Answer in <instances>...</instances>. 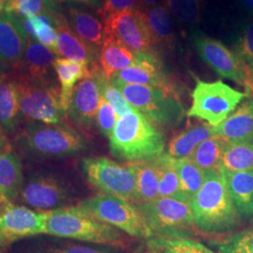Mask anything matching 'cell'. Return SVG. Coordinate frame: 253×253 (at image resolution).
Here are the masks:
<instances>
[{"instance_id":"obj_47","label":"cell","mask_w":253,"mask_h":253,"mask_svg":"<svg viewBox=\"0 0 253 253\" xmlns=\"http://www.w3.org/2000/svg\"><path fill=\"white\" fill-rule=\"evenodd\" d=\"M242 9L253 16V0H237Z\"/></svg>"},{"instance_id":"obj_20","label":"cell","mask_w":253,"mask_h":253,"mask_svg":"<svg viewBox=\"0 0 253 253\" xmlns=\"http://www.w3.org/2000/svg\"><path fill=\"white\" fill-rule=\"evenodd\" d=\"M214 134L225 138L229 143L253 144V98H249L241 106L221 122L213 126Z\"/></svg>"},{"instance_id":"obj_6","label":"cell","mask_w":253,"mask_h":253,"mask_svg":"<svg viewBox=\"0 0 253 253\" xmlns=\"http://www.w3.org/2000/svg\"><path fill=\"white\" fill-rule=\"evenodd\" d=\"M15 77L19 92L22 118L26 121H39L48 124L63 122L66 117L61 92L53 80L33 81Z\"/></svg>"},{"instance_id":"obj_51","label":"cell","mask_w":253,"mask_h":253,"mask_svg":"<svg viewBox=\"0 0 253 253\" xmlns=\"http://www.w3.org/2000/svg\"><path fill=\"white\" fill-rule=\"evenodd\" d=\"M6 5H7V0H0V15L5 13Z\"/></svg>"},{"instance_id":"obj_18","label":"cell","mask_w":253,"mask_h":253,"mask_svg":"<svg viewBox=\"0 0 253 253\" xmlns=\"http://www.w3.org/2000/svg\"><path fill=\"white\" fill-rule=\"evenodd\" d=\"M27 38L21 17L9 13L0 15V62L14 70L25 53Z\"/></svg>"},{"instance_id":"obj_5","label":"cell","mask_w":253,"mask_h":253,"mask_svg":"<svg viewBox=\"0 0 253 253\" xmlns=\"http://www.w3.org/2000/svg\"><path fill=\"white\" fill-rule=\"evenodd\" d=\"M117 86L130 105L155 125L174 126L180 123L185 116L178 92L163 87L128 84L109 80Z\"/></svg>"},{"instance_id":"obj_23","label":"cell","mask_w":253,"mask_h":253,"mask_svg":"<svg viewBox=\"0 0 253 253\" xmlns=\"http://www.w3.org/2000/svg\"><path fill=\"white\" fill-rule=\"evenodd\" d=\"M68 16L74 33L92 51L100 54L104 42V27L100 20L89 12L77 8L69 9Z\"/></svg>"},{"instance_id":"obj_17","label":"cell","mask_w":253,"mask_h":253,"mask_svg":"<svg viewBox=\"0 0 253 253\" xmlns=\"http://www.w3.org/2000/svg\"><path fill=\"white\" fill-rule=\"evenodd\" d=\"M50 19L57 32V55L69 60L86 64L90 67L99 65L100 54L92 51L82 42L60 10L54 12Z\"/></svg>"},{"instance_id":"obj_49","label":"cell","mask_w":253,"mask_h":253,"mask_svg":"<svg viewBox=\"0 0 253 253\" xmlns=\"http://www.w3.org/2000/svg\"><path fill=\"white\" fill-rule=\"evenodd\" d=\"M54 1H73V2H78L86 5H90L93 7H99L100 8V0H54Z\"/></svg>"},{"instance_id":"obj_4","label":"cell","mask_w":253,"mask_h":253,"mask_svg":"<svg viewBox=\"0 0 253 253\" xmlns=\"http://www.w3.org/2000/svg\"><path fill=\"white\" fill-rule=\"evenodd\" d=\"M44 235L118 247L125 243V237L118 228L101 221L79 206L48 211Z\"/></svg>"},{"instance_id":"obj_3","label":"cell","mask_w":253,"mask_h":253,"mask_svg":"<svg viewBox=\"0 0 253 253\" xmlns=\"http://www.w3.org/2000/svg\"><path fill=\"white\" fill-rule=\"evenodd\" d=\"M111 153L122 161L140 163L152 161L164 153L163 133L135 108L118 118L109 137Z\"/></svg>"},{"instance_id":"obj_48","label":"cell","mask_w":253,"mask_h":253,"mask_svg":"<svg viewBox=\"0 0 253 253\" xmlns=\"http://www.w3.org/2000/svg\"><path fill=\"white\" fill-rule=\"evenodd\" d=\"M10 147L9 144V140H8V136L5 133V131L2 129V127L0 126V150L6 149Z\"/></svg>"},{"instance_id":"obj_46","label":"cell","mask_w":253,"mask_h":253,"mask_svg":"<svg viewBox=\"0 0 253 253\" xmlns=\"http://www.w3.org/2000/svg\"><path fill=\"white\" fill-rule=\"evenodd\" d=\"M144 9H149L158 6H165L164 0H141Z\"/></svg>"},{"instance_id":"obj_27","label":"cell","mask_w":253,"mask_h":253,"mask_svg":"<svg viewBox=\"0 0 253 253\" xmlns=\"http://www.w3.org/2000/svg\"><path fill=\"white\" fill-rule=\"evenodd\" d=\"M54 69L60 84L61 100L67 113L75 85L90 74L92 67L57 56L54 60Z\"/></svg>"},{"instance_id":"obj_29","label":"cell","mask_w":253,"mask_h":253,"mask_svg":"<svg viewBox=\"0 0 253 253\" xmlns=\"http://www.w3.org/2000/svg\"><path fill=\"white\" fill-rule=\"evenodd\" d=\"M137 253H215L189 237L153 236L147 238Z\"/></svg>"},{"instance_id":"obj_25","label":"cell","mask_w":253,"mask_h":253,"mask_svg":"<svg viewBox=\"0 0 253 253\" xmlns=\"http://www.w3.org/2000/svg\"><path fill=\"white\" fill-rule=\"evenodd\" d=\"M24 180L17 153L11 147L0 150V192L13 203L18 199Z\"/></svg>"},{"instance_id":"obj_33","label":"cell","mask_w":253,"mask_h":253,"mask_svg":"<svg viewBox=\"0 0 253 253\" xmlns=\"http://www.w3.org/2000/svg\"><path fill=\"white\" fill-rule=\"evenodd\" d=\"M175 168L180 182L181 191L188 204L199 191L206 176V171L190 158L175 160Z\"/></svg>"},{"instance_id":"obj_16","label":"cell","mask_w":253,"mask_h":253,"mask_svg":"<svg viewBox=\"0 0 253 253\" xmlns=\"http://www.w3.org/2000/svg\"><path fill=\"white\" fill-rule=\"evenodd\" d=\"M138 54L139 58L136 63L116 73L111 79L128 84L150 85L178 92L172 77L166 73L159 51Z\"/></svg>"},{"instance_id":"obj_41","label":"cell","mask_w":253,"mask_h":253,"mask_svg":"<svg viewBox=\"0 0 253 253\" xmlns=\"http://www.w3.org/2000/svg\"><path fill=\"white\" fill-rule=\"evenodd\" d=\"M118 120V115L116 114L115 110L102 97L96 116V124L101 134L109 138L117 125Z\"/></svg>"},{"instance_id":"obj_28","label":"cell","mask_w":253,"mask_h":253,"mask_svg":"<svg viewBox=\"0 0 253 253\" xmlns=\"http://www.w3.org/2000/svg\"><path fill=\"white\" fill-rule=\"evenodd\" d=\"M213 135V126L208 123L189 126L170 142L167 153L174 160L190 158L201 143Z\"/></svg>"},{"instance_id":"obj_53","label":"cell","mask_w":253,"mask_h":253,"mask_svg":"<svg viewBox=\"0 0 253 253\" xmlns=\"http://www.w3.org/2000/svg\"><path fill=\"white\" fill-rule=\"evenodd\" d=\"M251 98H252V97H251Z\"/></svg>"},{"instance_id":"obj_39","label":"cell","mask_w":253,"mask_h":253,"mask_svg":"<svg viewBox=\"0 0 253 253\" xmlns=\"http://www.w3.org/2000/svg\"><path fill=\"white\" fill-rule=\"evenodd\" d=\"M218 253H253V230L231 235L217 244Z\"/></svg>"},{"instance_id":"obj_32","label":"cell","mask_w":253,"mask_h":253,"mask_svg":"<svg viewBox=\"0 0 253 253\" xmlns=\"http://www.w3.org/2000/svg\"><path fill=\"white\" fill-rule=\"evenodd\" d=\"M134 167L137 180L134 203L147 202L159 197V172L154 160L130 163Z\"/></svg>"},{"instance_id":"obj_19","label":"cell","mask_w":253,"mask_h":253,"mask_svg":"<svg viewBox=\"0 0 253 253\" xmlns=\"http://www.w3.org/2000/svg\"><path fill=\"white\" fill-rule=\"evenodd\" d=\"M54 54L45 46L27 37L25 53L21 62L14 69L13 75L33 81L53 80L54 62L56 58Z\"/></svg>"},{"instance_id":"obj_15","label":"cell","mask_w":253,"mask_h":253,"mask_svg":"<svg viewBox=\"0 0 253 253\" xmlns=\"http://www.w3.org/2000/svg\"><path fill=\"white\" fill-rule=\"evenodd\" d=\"M48 211L12 205L0 215V248L26 237L44 235Z\"/></svg>"},{"instance_id":"obj_7","label":"cell","mask_w":253,"mask_h":253,"mask_svg":"<svg viewBox=\"0 0 253 253\" xmlns=\"http://www.w3.org/2000/svg\"><path fill=\"white\" fill-rule=\"evenodd\" d=\"M153 236L188 237L195 226L190 204L158 197L134 203Z\"/></svg>"},{"instance_id":"obj_50","label":"cell","mask_w":253,"mask_h":253,"mask_svg":"<svg viewBox=\"0 0 253 253\" xmlns=\"http://www.w3.org/2000/svg\"><path fill=\"white\" fill-rule=\"evenodd\" d=\"M6 70H7V67L2 62H0V80L7 74Z\"/></svg>"},{"instance_id":"obj_38","label":"cell","mask_w":253,"mask_h":253,"mask_svg":"<svg viewBox=\"0 0 253 253\" xmlns=\"http://www.w3.org/2000/svg\"><path fill=\"white\" fill-rule=\"evenodd\" d=\"M38 42L57 54V32L50 17L45 15L31 16Z\"/></svg>"},{"instance_id":"obj_21","label":"cell","mask_w":253,"mask_h":253,"mask_svg":"<svg viewBox=\"0 0 253 253\" xmlns=\"http://www.w3.org/2000/svg\"><path fill=\"white\" fill-rule=\"evenodd\" d=\"M21 121L17 82L13 75L6 74L0 80V126L7 136L14 137Z\"/></svg>"},{"instance_id":"obj_14","label":"cell","mask_w":253,"mask_h":253,"mask_svg":"<svg viewBox=\"0 0 253 253\" xmlns=\"http://www.w3.org/2000/svg\"><path fill=\"white\" fill-rule=\"evenodd\" d=\"M191 42L203 61L219 76L245 86L248 64L234 51L227 48L221 42L200 32L192 33Z\"/></svg>"},{"instance_id":"obj_11","label":"cell","mask_w":253,"mask_h":253,"mask_svg":"<svg viewBox=\"0 0 253 253\" xmlns=\"http://www.w3.org/2000/svg\"><path fill=\"white\" fill-rule=\"evenodd\" d=\"M71 190L63 177L51 170H38L25 178L17 201L38 211L69 207Z\"/></svg>"},{"instance_id":"obj_43","label":"cell","mask_w":253,"mask_h":253,"mask_svg":"<svg viewBox=\"0 0 253 253\" xmlns=\"http://www.w3.org/2000/svg\"><path fill=\"white\" fill-rule=\"evenodd\" d=\"M55 253H104L93 248L85 247V246H79V245H73L64 248L63 250L56 251Z\"/></svg>"},{"instance_id":"obj_12","label":"cell","mask_w":253,"mask_h":253,"mask_svg":"<svg viewBox=\"0 0 253 253\" xmlns=\"http://www.w3.org/2000/svg\"><path fill=\"white\" fill-rule=\"evenodd\" d=\"M104 37H113L135 54H149L155 48L142 9L124 10L103 21Z\"/></svg>"},{"instance_id":"obj_42","label":"cell","mask_w":253,"mask_h":253,"mask_svg":"<svg viewBox=\"0 0 253 253\" xmlns=\"http://www.w3.org/2000/svg\"><path fill=\"white\" fill-rule=\"evenodd\" d=\"M143 9L144 7L141 0H103V3L98 9V14L102 21H104L110 15L117 12Z\"/></svg>"},{"instance_id":"obj_37","label":"cell","mask_w":253,"mask_h":253,"mask_svg":"<svg viewBox=\"0 0 253 253\" xmlns=\"http://www.w3.org/2000/svg\"><path fill=\"white\" fill-rule=\"evenodd\" d=\"M164 5L178 21L196 24L201 18L202 0H164Z\"/></svg>"},{"instance_id":"obj_52","label":"cell","mask_w":253,"mask_h":253,"mask_svg":"<svg viewBox=\"0 0 253 253\" xmlns=\"http://www.w3.org/2000/svg\"><path fill=\"white\" fill-rule=\"evenodd\" d=\"M9 0H7V3H8V2H9Z\"/></svg>"},{"instance_id":"obj_10","label":"cell","mask_w":253,"mask_h":253,"mask_svg":"<svg viewBox=\"0 0 253 253\" xmlns=\"http://www.w3.org/2000/svg\"><path fill=\"white\" fill-rule=\"evenodd\" d=\"M83 170L87 181L102 193L134 202L137 180L131 163L121 165L106 157L86 158Z\"/></svg>"},{"instance_id":"obj_9","label":"cell","mask_w":253,"mask_h":253,"mask_svg":"<svg viewBox=\"0 0 253 253\" xmlns=\"http://www.w3.org/2000/svg\"><path fill=\"white\" fill-rule=\"evenodd\" d=\"M101 221L139 238L153 237L134 204L118 196L100 193L78 205Z\"/></svg>"},{"instance_id":"obj_40","label":"cell","mask_w":253,"mask_h":253,"mask_svg":"<svg viewBox=\"0 0 253 253\" xmlns=\"http://www.w3.org/2000/svg\"><path fill=\"white\" fill-rule=\"evenodd\" d=\"M101 93L104 100L115 110L118 118L124 117L134 110L118 87L115 86L108 79H106V77H104L102 80Z\"/></svg>"},{"instance_id":"obj_45","label":"cell","mask_w":253,"mask_h":253,"mask_svg":"<svg viewBox=\"0 0 253 253\" xmlns=\"http://www.w3.org/2000/svg\"><path fill=\"white\" fill-rule=\"evenodd\" d=\"M13 205L11 201H9L3 193L0 192V215L6 211L8 208H10Z\"/></svg>"},{"instance_id":"obj_2","label":"cell","mask_w":253,"mask_h":253,"mask_svg":"<svg viewBox=\"0 0 253 253\" xmlns=\"http://www.w3.org/2000/svg\"><path fill=\"white\" fill-rule=\"evenodd\" d=\"M195 226L206 233H223L240 223L227 189L222 165L206 171L205 181L190 203Z\"/></svg>"},{"instance_id":"obj_26","label":"cell","mask_w":253,"mask_h":253,"mask_svg":"<svg viewBox=\"0 0 253 253\" xmlns=\"http://www.w3.org/2000/svg\"><path fill=\"white\" fill-rule=\"evenodd\" d=\"M145 21L153 41L154 46L159 48L171 47L175 41L174 27L171 13L165 6L143 9Z\"/></svg>"},{"instance_id":"obj_44","label":"cell","mask_w":253,"mask_h":253,"mask_svg":"<svg viewBox=\"0 0 253 253\" xmlns=\"http://www.w3.org/2000/svg\"><path fill=\"white\" fill-rule=\"evenodd\" d=\"M246 96L247 98L253 97V62L248 65V73H247V81L245 84Z\"/></svg>"},{"instance_id":"obj_31","label":"cell","mask_w":253,"mask_h":253,"mask_svg":"<svg viewBox=\"0 0 253 253\" xmlns=\"http://www.w3.org/2000/svg\"><path fill=\"white\" fill-rule=\"evenodd\" d=\"M229 142L219 135L211 136L201 143L190 158L204 171L219 168Z\"/></svg>"},{"instance_id":"obj_30","label":"cell","mask_w":253,"mask_h":253,"mask_svg":"<svg viewBox=\"0 0 253 253\" xmlns=\"http://www.w3.org/2000/svg\"><path fill=\"white\" fill-rule=\"evenodd\" d=\"M154 162L159 172V197H167L187 203L181 191L175 160L169 154L163 153L156 158Z\"/></svg>"},{"instance_id":"obj_36","label":"cell","mask_w":253,"mask_h":253,"mask_svg":"<svg viewBox=\"0 0 253 253\" xmlns=\"http://www.w3.org/2000/svg\"><path fill=\"white\" fill-rule=\"evenodd\" d=\"M232 46L234 52L246 63L253 62V18L243 22L235 30Z\"/></svg>"},{"instance_id":"obj_34","label":"cell","mask_w":253,"mask_h":253,"mask_svg":"<svg viewBox=\"0 0 253 253\" xmlns=\"http://www.w3.org/2000/svg\"><path fill=\"white\" fill-rule=\"evenodd\" d=\"M222 167L231 172L253 171V144L229 143L223 154Z\"/></svg>"},{"instance_id":"obj_1","label":"cell","mask_w":253,"mask_h":253,"mask_svg":"<svg viewBox=\"0 0 253 253\" xmlns=\"http://www.w3.org/2000/svg\"><path fill=\"white\" fill-rule=\"evenodd\" d=\"M21 154L35 161H54L81 153L86 149L84 138L69 124L26 121L14 136Z\"/></svg>"},{"instance_id":"obj_24","label":"cell","mask_w":253,"mask_h":253,"mask_svg":"<svg viewBox=\"0 0 253 253\" xmlns=\"http://www.w3.org/2000/svg\"><path fill=\"white\" fill-rule=\"evenodd\" d=\"M139 54L113 37H104L100 54V66L106 79L137 62Z\"/></svg>"},{"instance_id":"obj_35","label":"cell","mask_w":253,"mask_h":253,"mask_svg":"<svg viewBox=\"0 0 253 253\" xmlns=\"http://www.w3.org/2000/svg\"><path fill=\"white\" fill-rule=\"evenodd\" d=\"M58 10L54 0H9L6 5L5 13L25 18L36 15L51 17Z\"/></svg>"},{"instance_id":"obj_22","label":"cell","mask_w":253,"mask_h":253,"mask_svg":"<svg viewBox=\"0 0 253 253\" xmlns=\"http://www.w3.org/2000/svg\"><path fill=\"white\" fill-rule=\"evenodd\" d=\"M227 189L241 218L253 221V171L231 172L224 169Z\"/></svg>"},{"instance_id":"obj_13","label":"cell","mask_w":253,"mask_h":253,"mask_svg":"<svg viewBox=\"0 0 253 253\" xmlns=\"http://www.w3.org/2000/svg\"><path fill=\"white\" fill-rule=\"evenodd\" d=\"M104 77L100 66L96 65L92 67L90 74L75 85L66 113V117L73 125L90 129L96 124Z\"/></svg>"},{"instance_id":"obj_8","label":"cell","mask_w":253,"mask_h":253,"mask_svg":"<svg viewBox=\"0 0 253 253\" xmlns=\"http://www.w3.org/2000/svg\"><path fill=\"white\" fill-rule=\"evenodd\" d=\"M191 98L188 117L199 118L216 126L232 115L247 96L221 80L208 83L196 78Z\"/></svg>"}]
</instances>
